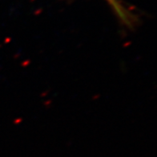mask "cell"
I'll use <instances>...</instances> for the list:
<instances>
[{"label": "cell", "mask_w": 157, "mask_h": 157, "mask_svg": "<svg viewBox=\"0 0 157 157\" xmlns=\"http://www.w3.org/2000/svg\"><path fill=\"white\" fill-rule=\"evenodd\" d=\"M107 1L111 5L115 14L126 27H132L135 22V18H133L132 15H131L117 0H107Z\"/></svg>", "instance_id": "obj_1"}]
</instances>
